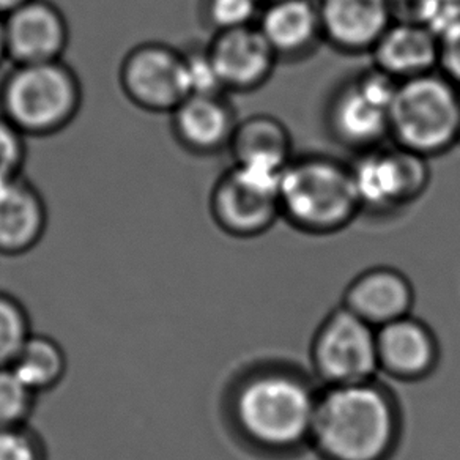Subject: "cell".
Instances as JSON below:
<instances>
[{
    "mask_svg": "<svg viewBox=\"0 0 460 460\" xmlns=\"http://www.w3.org/2000/svg\"><path fill=\"white\" fill-rule=\"evenodd\" d=\"M207 51L226 93L262 87L279 60L256 24L213 33Z\"/></svg>",
    "mask_w": 460,
    "mask_h": 460,
    "instance_id": "cell-11",
    "label": "cell"
},
{
    "mask_svg": "<svg viewBox=\"0 0 460 460\" xmlns=\"http://www.w3.org/2000/svg\"><path fill=\"white\" fill-rule=\"evenodd\" d=\"M261 2H262V4H265V2H271V0H261Z\"/></svg>",
    "mask_w": 460,
    "mask_h": 460,
    "instance_id": "cell-31",
    "label": "cell"
},
{
    "mask_svg": "<svg viewBox=\"0 0 460 460\" xmlns=\"http://www.w3.org/2000/svg\"><path fill=\"white\" fill-rule=\"evenodd\" d=\"M31 0H0V16L5 18L10 13H13L14 10L22 7L24 4Z\"/></svg>",
    "mask_w": 460,
    "mask_h": 460,
    "instance_id": "cell-29",
    "label": "cell"
},
{
    "mask_svg": "<svg viewBox=\"0 0 460 460\" xmlns=\"http://www.w3.org/2000/svg\"><path fill=\"white\" fill-rule=\"evenodd\" d=\"M459 2H460V0H459Z\"/></svg>",
    "mask_w": 460,
    "mask_h": 460,
    "instance_id": "cell-32",
    "label": "cell"
},
{
    "mask_svg": "<svg viewBox=\"0 0 460 460\" xmlns=\"http://www.w3.org/2000/svg\"><path fill=\"white\" fill-rule=\"evenodd\" d=\"M0 460H48L45 443L27 424L0 429Z\"/></svg>",
    "mask_w": 460,
    "mask_h": 460,
    "instance_id": "cell-27",
    "label": "cell"
},
{
    "mask_svg": "<svg viewBox=\"0 0 460 460\" xmlns=\"http://www.w3.org/2000/svg\"><path fill=\"white\" fill-rule=\"evenodd\" d=\"M311 366L322 386L374 380L378 374L377 330L344 306L334 309L314 334Z\"/></svg>",
    "mask_w": 460,
    "mask_h": 460,
    "instance_id": "cell-7",
    "label": "cell"
},
{
    "mask_svg": "<svg viewBox=\"0 0 460 460\" xmlns=\"http://www.w3.org/2000/svg\"><path fill=\"white\" fill-rule=\"evenodd\" d=\"M256 26L279 60L306 58L323 41L317 0L265 2Z\"/></svg>",
    "mask_w": 460,
    "mask_h": 460,
    "instance_id": "cell-19",
    "label": "cell"
},
{
    "mask_svg": "<svg viewBox=\"0 0 460 460\" xmlns=\"http://www.w3.org/2000/svg\"><path fill=\"white\" fill-rule=\"evenodd\" d=\"M35 396L10 367H0V429L27 424Z\"/></svg>",
    "mask_w": 460,
    "mask_h": 460,
    "instance_id": "cell-24",
    "label": "cell"
},
{
    "mask_svg": "<svg viewBox=\"0 0 460 460\" xmlns=\"http://www.w3.org/2000/svg\"><path fill=\"white\" fill-rule=\"evenodd\" d=\"M172 133L194 155H213L229 148L238 119L226 93L186 96L171 112Z\"/></svg>",
    "mask_w": 460,
    "mask_h": 460,
    "instance_id": "cell-16",
    "label": "cell"
},
{
    "mask_svg": "<svg viewBox=\"0 0 460 460\" xmlns=\"http://www.w3.org/2000/svg\"><path fill=\"white\" fill-rule=\"evenodd\" d=\"M26 155V136L0 115V186L20 179Z\"/></svg>",
    "mask_w": 460,
    "mask_h": 460,
    "instance_id": "cell-25",
    "label": "cell"
},
{
    "mask_svg": "<svg viewBox=\"0 0 460 460\" xmlns=\"http://www.w3.org/2000/svg\"><path fill=\"white\" fill-rule=\"evenodd\" d=\"M120 87L129 102L154 114H171L191 95L181 49L164 43H142L123 58Z\"/></svg>",
    "mask_w": 460,
    "mask_h": 460,
    "instance_id": "cell-9",
    "label": "cell"
},
{
    "mask_svg": "<svg viewBox=\"0 0 460 460\" xmlns=\"http://www.w3.org/2000/svg\"><path fill=\"white\" fill-rule=\"evenodd\" d=\"M390 139L430 160L460 142V89L440 71L397 84L388 111Z\"/></svg>",
    "mask_w": 460,
    "mask_h": 460,
    "instance_id": "cell-4",
    "label": "cell"
},
{
    "mask_svg": "<svg viewBox=\"0 0 460 460\" xmlns=\"http://www.w3.org/2000/svg\"><path fill=\"white\" fill-rule=\"evenodd\" d=\"M397 84L374 65L341 84L326 106V127L332 137L357 154L388 141V111Z\"/></svg>",
    "mask_w": 460,
    "mask_h": 460,
    "instance_id": "cell-6",
    "label": "cell"
},
{
    "mask_svg": "<svg viewBox=\"0 0 460 460\" xmlns=\"http://www.w3.org/2000/svg\"><path fill=\"white\" fill-rule=\"evenodd\" d=\"M319 390L296 369L263 366L244 376L232 397L238 432L263 453L309 447Z\"/></svg>",
    "mask_w": 460,
    "mask_h": 460,
    "instance_id": "cell-2",
    "label": "cell"
},
{
    "mask_svg": "<svg viewBox=\"0 0 460 460\" xmlns=\"http://www.w3.org/2000/svg\"><path fill=\"white\" fill-rule=\"evenodd\" d=\"M415 288L394 267H372L345 288L342 306L376 330L411 314Z\"/></svg>",
    "mask_w": 460,
    "mask_h": 460,
    "instance_id": "cell-15",
    "label": "cell"
},
{
    "mask_svg": "<svg viewBox=\"0 0 460 460\" xmlns=\"http://www.w3.org/2000/svg\"><path fill=\"white\" fill-rule=\"evenodd\" d=\"M81 104V81L64 60L13 65L0 85V115L26 137H45L66 128Z\"/></svg>",
    "mask_w": 460,
    "mask_h": 460,
    "instance_id": "cell-5",
    "label": "cell"
},
{
    "mask_svg": "<svg viewBox=\"0 0 460 460\" xmlns=\"http://www.w3.org/2000/svg\"><path fill=\"white\" fill-rule=\"evenodd\" d=\"M10 369L33 394H40L54 390L62 384L68 369V361L58 341L32 332Z\"/></svg>",
    "mask_w": 460,
    "mask_h": 460,
    "instance_id": "cell-21",
    "label": "cell"
},
{
    "mask_svg": "<svg viewBox=\"0 0 460 460\" xmlns=\"http://www.w3.org/2000/svg\"><path fill=\"white\" fill-rule=\"evenodd\" d=\"M7 60V48H5V26H4V18L0 16V64Z\"/></svg>",
    "mask_w": 460,
    "mask_h": 460,
    "instance_id": "cell-30",
    "label": "cell"
},
{
    "mask_svg": "<svg viewBox=\"0 0 460 460\" xmlns=\"http://www.w3.org/2000/svg\"><path fill=\"white\" fill-rule=\"evenodd\" d=\"M278 190L279 181L232 166L213 185L211 217L230 237H261L281 217Z\"/></svg>",
    "mask_w": 460,
    "mask_h": 460,
    "instance_id": "cell-10",
    "label": "cell"
},
{
    "mask_svg": "<svg viewBox=\"0 0 460 460\" xmlns=\"http://www.w3.org/2000/svg\"><path fill=\"white\" fill-rule=\"evenodd\" d=\"M278 200L281 217L311 235L336 234L363 213L350 163L330 155L294 156L279 180Z\"/></svg>",
    "mask_w": 460,
    "mask_h": 460,
    "instance_id": "cell-3",
    "label": "cell"
},
{
    "mask_svg": "<svg viewBox=\"0 0 460 460\" xmlns=\"http://www.w3.org/2000/svg\"><path fill=\"white\" fill-rule=\"evenodd\" d=\"M438 71L460 89V16L438 31Z\"/></svg>",
    "mask_w": 460,
    "mask_h": 460,
    "instance_id": "cell-28",
    "label": "cell"
},
{
    "mask_svg": "<svg viewBox=\"0 0 460 460\" xmlns=\"http://www.w3.org/2000/svg\"><path fill=\"white\" fill-rule=\"evenodd\" d=\"M7 60L13 65L62 60L70 41L64 13L48 0H31L4 18Z\"/></svg>",
    "mask_w": 460,
    "mask_h": 460,
    "instance_id": "cell-12",
    "label": "cell"
},
{
    "mask_svg": "<svg viewBox=\"0 0 460 460\" xmlns=\"http://www.w3.org/2000/svg\"><path fill=\"white\" fill-rule=\"evenodd\" d=\"M26 307L12 295L0 292V367H10L31 338Z\"/></svg>",
    "mask_w": 460,
    "mask_h": 460,
    "instance_id": "cell-22",
    "label": "cell"
},
{
    "mask_svg": "<svg viewBox=\"0 0 460 460\" xmlns=\"http://www.w3.org/2000/svg\"><path fill=\"white\" fill-rule=\"evenodd\" d=\"M181 54L185 58L186 75H188L191 95L192 93H200V95L226 93L219 84L217 71L211 64L207 45L190 46L186 49H181Z\"/></svg>",
    "mask_w": 460,
    "mask_h": 460,
    "instance_id": "cell-26",
    "label": "cell"
},
{
    "mask_svg": "<svg viewBox=\"0 0 460 460\" xmlns=\"http://www.w3.org/2000/svg\"><path fill=\"white\" fill-rule=\"evenodd\" d=\"M322 39L345 54H371L396 20L391 0H317Z\"/></svg>",
    "mask_w": 460,
    "mask_h": 460,
    "instance_id": "cell-14",
    "label": "cell"
},
{
    "mask_svg": "<svg viewBox=\"0 0 460 460\" xmlns=\"http://www.w3.org/2000/svg\"><path fill=\"white\" fill-rule=\"evenodd\" d=\"M227 150L234 166L270 175H282L295 156L294 141L286 123L270 114L238 120Z\"/></svg>",
    "mask_w": 460,
    "mask_h": 460,
    "instance_id": "cell-20",
    "label": "cell"
},
{
    "mask_svg": "<svg viewBox=\"0 0 460 460\" xmlns=\"http://www.w3.org/2000/svg\"><path fill=\"white\" fill-rule=\"evenodd\" d=\"M48 229V208L39 190L21 175L0 186V256L35 250Z\"/></svg>",
    "mask_w": 460,
    "mask_h": 460,
    "instance_id": "cell-18",
    "label": "cell"
},
{
    "mask_svg": "<svg viewBox=\"0 0 460 460\" xmlns=\"http://www.w3.org/2000/svg\"><path fill=\"white\" fill-rule=\"evenodd\" d=\"M378 372L397 382H420L440 363V344L432 328L411 314L377 330Z\"/></svg>",
    "mask_w": 460,
    "mask_h": 460,
    "instance_id": "cell-13",
    "label": "cell"
},
{
    "mask_svg": "<svg viewBox=\"0 0 460 460\" xmlns=\"http://www.w3.org/2000/svg\"><path fill=\"white\" fill-rule=\"evenodd\" d=\"M401 429L396 397L376 378L322 386L309 447L323 460H388Z\"/></svg>",
    "mask_w": 460,
    "mask_h": 460,
    "instance_id": "cell-1",
    "label": "cell"
},
{
    "mask_svg": "<svg viewBox=\"0 0 460 460\" xmlns=\"http://www.w3.org/2000/svg\"><path fill=\"white\" fill-rule=\"evenodd\" d=\"M261 0H202L200 14L213 33L256 24Z\"/></svg>",
    "mask_w": 460,
    "mask_h": 460,
    "instance_id": "cell-23",
    "label": "cell"
},
{
    "mask_svg": "<svg viewBox=\"0 0 460 460\" xmlns=\"http://www.w3.org/2000/svg\"><path fill=\"white\" fill-rule=\"evenodd\" d=\"M361 210L391 213L413 204L428 190V158L386 142L358 154L350 163Z\"/></svg>",
    "mask_w": 460,
    "mask_h": 460,
    "instance_id": "cell-8",
    "label": "cell"
},
{
    "mask_svg": "<svg viewBox=\"0 0 460 460\" xmlns=\"http://www.w3.org/2000/svg\"><path fill=\"white\" fill-rule=\"evenodd\" d=\"M374 66L396 81L438 70V33L418 20L393 21L371 51Z\"/></svg>",
    "mask_w": 460,
    "mask_h": 460,
    "instance_id": "cell-17",
    "label": "cell"
}]
</instances>
